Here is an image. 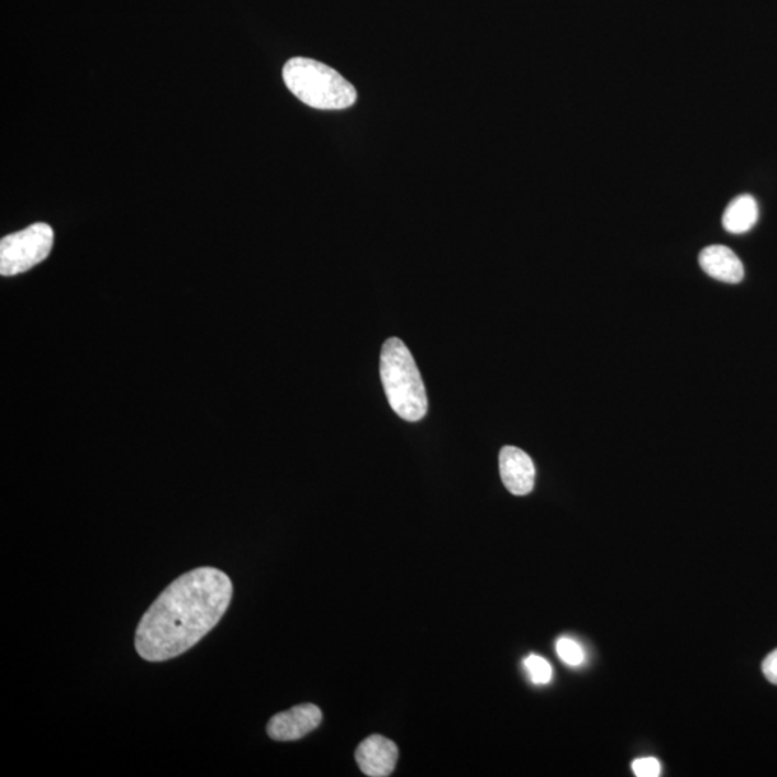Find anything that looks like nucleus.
<instances>
[{
    "instance_id": "13",
    "label": "nucleus",
    "mask_w": 777,
    "mask_h": 777,
    "mask_svg": "<svg viewBox=\"0 0 777 777\" xmlns=\"http://www.w3.org/2000/svg\"><path fill=\"white\" fill-rule=\"evenodd\" d=\"M763 674H765L767 681L777 686V650L763 661Z\"/></svg>"
},
{
    "instance_id": "9",
    "label": "nucleus",
    "mask_w": 777,
    "mask_h": 777,
    "mask_svg": "<svg viewBox=\"0 0 777 777\" xmlns=\"http://www.w3.org/2000/svg\"><path fill=\"white\" fill-rule=\"evenodd\" d=\"M758 220V207L756 199L751 195H742L730 202L723 215L724 230L730 234H746Z\"/></svg>"
},
{
    "instance_id": "12",
    "label": "nucleus",
    "mask_w": 777,
    "mask_h": 777,
    "mask_svg": "<svg viewBox=\"0 0 777 777\" xmlns=\"http://www.w3.org/2000/svg\"><path fill=\"white\" fill-rule=\"evenodd\" d=\"M632 770H634L635 776L639 777H658L661 774V765L657 758L645 757L636 758L632 763Z\"/></svg>"
},
{
    "instance_id": "7",
    "label": "nucleus",
    "mask_w": 777,
    "mask_h": 777,
    "mask_svg": "<svg viewBox=\"0 0 777 777\" xmlns=\"http://www.w3.org/2000/svg\"><path fill=\"white\" fill-rule=\"evenodd\" d=\"M399 751L392 740L379 736L363 740L356 751V761L366 776L386 777L397 767Z\"/></svg>"
},
{
    "instance_id": "8",
    "label": "nucleus",
    "mask_w": 777,
    "mask_h": 777,
    "mask_svg": "<svg viewBox=\"0 0 777 777\" xmlns=\"http://www.w3.org/2000/svg\"><path fill=\"white\" fill-rule=\"evenodd\" d=\"M700 265L707 276L721 282L737 284L744 278L742 260L724 245H711L702 249Z\"/></svg>"
},
{
    "instance_id": "5",
    "label": "nucleus",
    "mask_w": 777,
    "mask_h": 777,
    "mask_svg": "<svg viewBox=\"0 0 777 777\" xmlns=\"http://www.w3.org/2000/svg\"><path fill=\"white\" fill-rule=\"evenodd\" d=\"M323 719L314 704H300L274 715L267 725L268 736L277 742H295L314 732Z\"/></svg>"
},
{
    "instance_id": "3",
    "label": "nucleus",
    "mask_w": 777,
    "mask_h": 777,
    "mask_svg": "<svg viewBox=\"0 0 777 777\" xmlns=\"http://www.w3.org/2000/svg\"><path fill=\"white\" fill-rule=\"evenodd\" d=\"M284 82L301 102L318 110H344L355 104V87L336 69L311 58H291L282 68Z\"/></svg>"
},
{
    "instance_id": "4",
    "label": "nucleus",
    "mask_w": 777,
    "mask_h": 777,
    "mask_svg": "<svg viewBox=\"0 0 777 777\" xmlns=\"http://www.w3.org/2000/svg\"><path fill=\"white\" fill-rule=\"evenodd\" d=\"M54 246V230L38 222L0 241V274L13 277L30 271L48 258Z\"/></svg>"
},
{
    "instance_id": "10",
    "label": "nucleus",
    "mask_w": 777,
    "mask_h": 777,
    "mask_svg": "<svg viewBox=\"0 0 777 777\" xmlns=\"http://www.w3.org/2000/svg\"><path fill=\"white\" fill-rule=\"evenodd\" d=\"M524 667L534 684L542 686V684L551 682L553 669L547 659L533 654L524 659Z\"/></svg>"
},
{
    "instance_id": "1",
    "label": "nucleus",
    "mask_w": 777,
    "mask_h": 777,
    "mask_svg": "<svg viewBox=\"0 0 777 777\" xmlns=\"http://www.w3.org/2000/svg\"><path fill=\"white\" fill-rule=\"evenodd\" d=\"M232 592L231 579L215 567H198L171 581L138 623L140 657L163 663L193 648L225 615Z\"/></svg>"
},
{
    "instance_id": "11",
    "label": "nucleus",
    "mask_w": 777,
    "mask_h": 777,
    "mask_svg": "<svg viewBox=\"0 0 777 777\" xmlns=\"http://www.w3.org/2000/svg\"><path fill=\"white\" fill-rule=\"evenodd\" d=\"M556 651L558 657L569 665V667H579L584 664L585 653L578 642L570 639H560L557 641Z\"/></svg>"
},
{
    "instance_id": "2",
    "label": "nucleus",
    "mask_w": 777,
    "mask_h": 777,
    "mask_svg": "<svg viewBox=\"0 0 777 777\" xmlns=\"http://www.w3.org/2000/svg\"><path fill=\"white\" fill-rule=\"evenodd\" d=\"M380 379L390 408L399 418L408 422H418L425 418V385L412 353L402 340H386L381 347Z\"/></svg>"
},
{
    "instance_id": "6",
    "label": "nucleus",
    "mask_w": 777,
    "mask_h": 777,
    "mask_svg": "<svg viewBox=\"0 0 777 777\" xmlns=\"http://www.w3.org/2000/svg\"><path fill=\"white\" fill-rule=\"evenodd\" d=\"M500 476L511 495L528 496L536 481V468L523 449L504 446L500 453Z\"/></svg>"
}]
</instances>
